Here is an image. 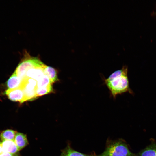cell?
I'll use <instances>...</instances> for the list:
<instances>
[{"instance_id":"obj_1","label":"cell","mask_w":156,"mask_h":156,"mask_svg":"<svg viewBox=\"0 0 156 156\" xmlns=\"http://www.w3.org/2000/svg\"><path fill=\"white\" fill-rule=\"evenodd\" d=\"M128 68L124 65L122 68L112 73L107 78L102 77L103 83L109 91L110 96L115 99L118 95L133 92L129 87L128 76Z\"/></svg>"},{"instance_id":"obj_2","label":"cell","mask_w":156,"mask_h":156,"mask_svg":"<svg viewBox=\"0 0 156 156\" xmlns=\"http://www.w3.org/2000/svg\"><path fill=\"white\" fill-rule=\"evenodd\" d=\"M99 156H137L131 152L126 142L122 139L115 140L108 139L104 151Z\"/></svg>"},{"instance_id":"obj_3","label":"cell","mask_w":156,"mask_h":156,"mask_svg":"<svg viewBox=\"0 0 156 156\" xmlns=\"http://www.w3.org/2000/svg\"><path fill=\"white\" fill-rule=\"evenodd\" d=\"M23 53V58L14 72L22 80L29 70L44 64L39 58L31 56L27 51H25Z\"/></svg>"},{"instance_id":"obj_4","label":"cell","mask_w":156,"mask_h":156,"mask_svg":"<svg viewBox=\"0 0 156 156\" xmlns=\"http://www.w3.org/2000/svg\"><path fill=\"white\" fill-rule=\"evenodd\" d=\"M5 93L8 98L13 101L22 103L26 101L25 94L21 87L14 89H8Z\"/></svg>"},{"instance_id":"obj_5","label":"cell","mask_w":156,"mask_h":156,"mask_svg":"<svg viewBox=\"0 0 156 156\" xmlns=\"http://www.w3.org/2000/svg\"><path fill=\"white\" fill-rule=\"evenodd\" d=\"M2 152H7L20 155L19 150L14 140H4L1 142Z\"/></svg>"},{"instance_id":"obj_6","label":"cell","mask_w":156,"mask_h":156,"mask_svg":"<svg viewBox=\"0 0 156 156\" xmlns=\"http://www.w3.org/2000/svg\"><path fill=\"white\" fill-rule=\"evenodd\" d=\"M46 66L44 64L29 69L27 71L25 77L33 79L37 81L44 75V69Z\"/></svg>"},{"instance_id":"obj_7","label":"cell","mask_w":156,"mask_h":156,"mask_svg":"<svg viewBox=\"0 0 156 156\" xmlns=\"http://www.w3.org/2000/svg\"><path fill=\"white\" fill-rule=\"evenodd\" d=\"M14 141L19 151L29 144L27 135L22 133L17 132Z\"/></svg>"},{"instance_id":"obj_8","label":"cell","mask_w":156,"mask_h":156,"mask_svg":"<svg viewBox=\"0 0 156 156\" xmlns=\"http://www.w3.org/2000/svg\"><path fill=\"white\" fill-rule=\"evenodd\" d=\"M137 156H156V143L152 141L150 144L140 151Z\"/></svg>"},{"instance_id":"obj_9","label":"cell","mask_w":156,"mask_h":156,"mask_svg":"<svg viewBox=\"0 0 156 156\" xmlns=\"http://www.w3.org/2000/svg\"><path fill=\"white\" fill-rule=\"evenodd\" d=\"M23 80L14 72L7 81L6 84L8 89H14L21 87Z\"/></svg>"},{"instance_id":"obj_10","label":"cell","mask_w":156,"mask_h":156,"mask_svg":"<svg viewBox=\"0 0 156 156\" xmlns=\"http://www.w3.org/2000/svg\"><path fill=\"white\" fill-rule=\"evenodd\" d=\"M60 156H93V153L86 154L76 151L68 144L66 148L61 151Z\"/></svg>"},{"instance_id":"obj_11","label":"cell","mask_w":156,"mask_h":156,"mask_svg":"<svg viewBox=\"0 0 156 156\" xmlns=\"http://www.w3.org/2000/svg\"><path fill=\"white\" fill-rule=\"evenodd\" d=\"M44 73L49 77L52 84L58 81L57 71L53 68L46 65Z\"/></svg>"},{"instance_id":"obj_12","label":"cell","mask_w":156,"mask_h":156,"mask_svg":"<svg viewBox=\"0 0 156 156\" xmlns=\"http://www.w3.org/2000/svg\"><path fill=\"white\" fill-rule=\"evenodd\" d=\"M17 131L12 129L3 130L0 134V138L2 141L4 140H14Z\"/></svg>"},{"instance_id":"obj_13","label":"cell","mask_w":156,"mask_h":156,"mask_svg":"<svg viewBox=\"0 0 156 156\" xmlns=\"http://www.w3.org/2000/svg\"><path fill=\"white\" fill-rule=\"evenodd\" d=\"M53 90L52 84L50 85L47 87L42 88H37L36 89V92L37 97L52 92Z\"/></svg>"},{"instance_id":"obj_14","label":"cell","mask_w":156,"mask_h":156,"mask_svg":"<svg viewBox=\"0 0 156 156\" xmlns=\"http://www.w3.org/2000/svg\"><path fill=\"white\" fill-rule=\"evenodd\" d=\"M51 84L49 77L45 74L37 81V88H44Z\"/></svg>"},{"instance_id":"obj_15","label":"cell","mask_w":156,"mask_h":156,"mask_svg":"<svg viewBox=\"0 0 156 156\" xmlns=\"http://www.w3.org/2000/svg\"><path fill=\"white\" fill-rule=\"evenodd\" d=\"M0 156H19L18 155L12 154L7 152H2L0 154Z\"/></svg>"},{"instance_id":"obj_16","label":"cell","mask_w":156,"mask_h":156,"mask_svg":"<svg viewBox=\"0 0 156 156\" xmlns=\"http://www.w3.org/2000/svg\"><path fill=\"white\" fill-rule=\"evenodd\" d=\"M2 153L1 142H0V154Z\"/></svg>"},{"instance_id":"obj_17","label":"cell","mask_w":156,"mask_h":156,"mask_svg":"<svg viewBox=\"0 0 156 156\" xmlns=\"http://www.w3.org/2000/svg\"><path fill=\"white\" fill-rule=\"evenodd\" d=\"M152 14H153V15L155 16H156V11L153 12V13Z\"/></svg>"},{"instance_id":"obj_18","label":"cell","mask_w":156,"mask_h":156,"mask_svg":"<svg viewBox=\"0 0 156 156\" xmlns=\"http://www.w3.org/2000/svg\"><path fill=\"white\" fill-rule=\"evenodd\" d=\"M93 156H99V155H96L94 153H93Z\"/></svg>"},{"instance_id":"obj_19","label":"cell","mask_w":156,"mask_h":156,"mask_svg":"<svg viewBox=\"0 0 156 156\" xmlns=\"http://www.w3.org/2000/svg\"></svg>"}]
</instances>
